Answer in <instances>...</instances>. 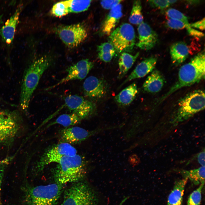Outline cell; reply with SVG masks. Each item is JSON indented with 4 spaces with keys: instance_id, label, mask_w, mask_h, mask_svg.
I'll return each instance as SVG.
<instances>
[{
    "instance_id": "1",
    "label": "cell",
    "mask_w": 205,
    "mask_h": 205,
    "mask_svg": "<svg viewBox=\"0 0 205 205\" xmlns=\"http://www.w3.org/2000/svg\"><path fill=\"white\" fill-rule=\"evenodd\" d=\"M51 63L50 59L43 56L33 61L25 69L22 80L20 106L26 111L32 96L43 74Z\"/></svg>"
},
{
    "instance_id": "2",
    "label": "cell",
    "mask_w": 205,
    "mask_h": 205,
    "mask_svg": "<svg viewBox=\"0 0 205 205\" xmlns=\"http://www.w3.org/2000/svg\"><path fill=\"white\" fill-rule=\"evenodd\" d=\"M205 54L200 52L180 68L177 81L162 97L165 99L173 93L184 87L190 86L204 79Z\"/></svg>"
},
{
    "instance_id": "3",
    "label": "cell",
    "mask_w": 205,
    "mask_h": 205,
    "mask_svg": "<svg viewBox=\"0 0 205 205\" xmlns=\"http://www.w3.org/2000/svg\"><path fill=\"white\" fill-rule=\"evenodd\" d=\"M56 163L54 176L56 183L62 185L78 181L84 177L87 172L86 160L77 154L63 157Z\"/></svg>"
},
{
    "instance_id": "4",
    "label": "cell",
    "mask_w": 205,
    "mask_h": 205,
    "mask_svg": "<svg viewBox=\"0 0 205 205\" xmlns=\"http://www.w3.org/2000/svg\"><path fill=\"white\" fill-rule=\"evenodd\" d=\"M204 92L197 90L187 94L179 101L173 121L178 123L187 120L205 108Z\"/></svg>"
},
{
    "instance_id": "5",
    "label": "cell",
    "mask_w": 205,
    "mask_h": 205,
    "mask_svg": "<svg viewBox=\"0 0 205 205\" xmlns=\"http://www.w3.org/2000/svg\"><path fill=\"white\" fill-rule=\"evenodd\" d=\"M62 185L56 183L31 188L27 194L30 205H55L62 191Z\"/></svg>"
},
{
    "instance_id": "6",
    "label": "cell",
    "mask_w": 205,
    "mask_h": 205,
    "mask_svg": "<svg viewBox=\"0 0 205 205\" xmlns=\"http://www.w3.org/2000/svg\"><path fill=\"white\" fill-rule=\"evenodd\" d=\"M21 120L18 111L0 108V145H7L13 141L20 129Z\"/></svg>"
},
{
    "instance_id": "7",
    "label": "cell",
    "mask_w": 205,
    "mask_h": 205,
    "mask_svg": "<svg viewBox=\"0 0 205 205\" xmlns=\"http://www.w3.org/2000/svg\"><path fill=\"white\" fill-rule=\"evenodd\" d=\"M62 205H97V197L91 188L83 182L77 183L67 189Z\"/></svg>"
},
{
    "instance_id": "8",
    "label": "cell",
    "mask_w": 205,
    "mask_h": 205,
    "mask_svg": "<svg viewBox=\"0 0 205 205\" xmlns=\"http://www.w3.org/2000/svg\"><path fill=\"white\" fill-rule=\"evenodd\" d=\"M110 42L118 52H130L135 44V33L133 26L124 23L114 30L109 36Z\"/></svg>"
},
{
    "instance_id": "9",
    "label": "cell",
    "mask_w": 205,
    "mask_h": 205,
    "mask_svg": "<svg viewBox=\"0 0 205 205\" xmlns=\"http://www.w3.org/2000/svg\"><path fill=\"white\" fill-rule=\"evenodd\" d=\"M77 153L76 149L71 144L60 143L47 149L37 161L35 169L41 171L49 164L56 163L63 157L74 156Z\"/></svg>"
},
{
    "instance_id": "10",
    "label": "cell",
    "mask_w": 205,
    "mask_h": 205,
    "mask_svg": "<svg viewBox=\"0 0 205 205\" xmlns=\"http://www.w3.org/2000/svg\"><path fill=\"white\" fill-rule=\"evenodd\" d=\"M56 32L64 44L71 48L77 46L87 36L86 28L80 23L59 26Z\"/></svg>"
},
{
    "instance_id": "11",
    "label": "cell",
    "mask_w": 205,
    "mask_h": 205,
    "mask_svg": "<svg viewBox=\"0 0 205 205\" xmlns=\"http://www.w3.org/2000/svg\"><path fill=\"white\" fill-rule=\"evenodd\" d=\"M113 128V127L99 128L89 131L78 126L66 127L62 129L59 133L60 143L70 144L80 143L99 132Z\"/></svg>"
},
{
    "instance_id": "12",
    "label": "cell",
    "mask_w": 205,
    "mask_h": 205,
    "mask_svg": "<svg viewBox=\"0 0 205 205\" xmlns=\"http://www.w3.org/2000/svg\"><path fill=\"white\" fill-rule=\"evenodd\" d=\"M64 101V106L82 120L91 115L95 109L94 103L77 95H68L65 98Z\"/></svg>"
},
{
    "instance_id": "13",
    "label": "cell",
    "mask_w": 205,
    "mask_h": 205,
    "mask_svg": "<svg viewBox=\"0 0 205 205\" xmlns=\"http://www.w3.org/2000/svg\"><path fill=\"white\" fill-rule=\"evenodd\" d=\"M91 0H70L62 1L54 5L51 14L57 17H61L71 13H79L86 11L90 7Z\"/></svg>"
},
{
    "instance_id": "14",
    "label": "cell",
    "mask_w": 205,
    "mask_h": 205,
    "mask_svg": "<svg viewBox=\"0 0 205 205\" xmlns=\"http://www.w3.org/2000/svg\"><path fill=\"white\" fill-rule=\"evenodd\" d=\"M94 66L93 63L88 59L80 60L67 69V75L56 84L46 89L48 90L63 83L73 80H82L88 75Z\"/></svg>"
},
{
    "instance_id": "15",
    "label": "cell",
    "mask_w": 205,
    "mask_h": 205,
    "mask_svg": "<svg viewBox=\"0 0 205 205\" xmlns=\"http://www.w3.org/2000/svg\"><path fill=\"white\" fill-rule=\"evenodd\" d=\"M84 94L87 97L94 99L103 97L107 92V87L104 81L94 76L87 77L83 84Z\"/></svg>"
},
{
    "instance_id": "16",
    "label": "cell",
    "mask_w": 205,
    "mask_h": 205,
    "mask_svg": "<svg viewBox=\"0 0 205 205\" xmlns=\"http://www.w3.org/2000/svg\"><path fill=\"white\" fill-rule=\"evenodd\" d=\"M139 40L136 46L141 49L147 50L153 48L158 41L156 33L146 22H142L138 28Z\"/></svg>"
},
{
    "instance_id": "17",
    "label": "cell",
    "mask_w": 205,
    "mask_h": 205,
    "mask_svg": "<svg viewBox=\"0 0 205 205\" xmlns=\"http://www.w3.org/2000/svg\"><path fill=\"white\" fill-rule=\"evenodd\" d=\"M23 7L22 4H20L13 14L0 28V33L2 40L7 44H11L13 41L20 16Z\"/></svg>"
},
{
    "instance_id": "18",
    "label": "cell",
    "mask_w": 205,
    "mask_h": 205,
    "mask_svg": "<svg viewBox=\"0 0 205 205\" xmlns=\"http://www.w3.org/2000/svg\"><path fill=\"white\" fill-rule=\"evenodd\" d=\"M122 15V6L120 3L110 9L102 25L101 33L103 35L109 36L114 30Z\"/></svg>"
},
{
    "instance_id": "19",
    "label": "cell",
    "mask_w": 205,
    "mask_h": 205,
    "mask_svg": "<svg viewBox=\"0 0 205 205\" xmlns=\"http://www.w3.org/2000/svg\"><path fill=\"white\" fill-rule=\"evenodd\" d=\"M157 59L153 57L147 58L142 61L136 67L121 86L133 79L143 77L151 72L155 67Z\"/></svg>"
},
{
    "instance_id": "20",
    "label": "cell",
    "mask_w": 205,
    "mask_h": 205,
    "mask_svg": "<svg viewBox=\"0 0 205 205\" xmlns=\"http://www.w3.org/2000/svg\"><path fill=\"white\" fill-rule=\"evenodd\" d=\"M185 177L176 181L168 198L167 205H182L185 188L188 181Z\"/></svg>"
},
{
    "instance_id": "21",
    "label": "cell",
    "mask_w": 205,
    "mask_h": 205,
    "mask_svg": "<svg viewBox=\"0 0 205 205\" xmlns=\"http://www.w3.org/2000/svg\"><path fill=\"white\" fill-rule=\"evenodd\" d=\"M164 78L159 71H153L147 78L143 85V88L146 91L156 93L160 91L164 84Z\"/></svg>"
},
{
    "instance_id": "22",
    "label": "cell",
    "mask_w": 205,
    "mask_h": 205,
    "mask_svg": "<svg viewBox=\"0 0 205 205\" xmlns=\"http://www.w3.org/2000/svg\"><path fill=\"white\" fill-rule=\"evenodd\" d=\"M170 52L173 62L178 64L183 63L188 57L189 49L186 44L178 42L171 45Z\"/></svg>"
},
{
    "instance_id": "23",
    "label": "cell",
    "mask_w": 205,
    "mask_h": 205,
    "mask_svg": "<svg viewBox=\"0 0 205 205\" xmlns=\"http://www.w3.org/2000/svg\"><path fill=\"white\" fill-rule=\"evenodd\" d=\"M138 91L137 85L134 82L120 91L115 96V100L120 104L128 105L133 101Z\"/></svg>"
},
{
    "instance_id": "24",
    "label": "cell",
    "mask_w": 205,
    "mask_h": 205,
    "mask_svg": "<svg viewBox=\"0 0 205 205\" xmlns=\"http://www.w3.org/2000/svg\"><path fill=\"white\" fill-rule=\"evenodd\" d=\"M166 14L170 18L177 19L182 21L185 24V28L190 35L199 38L204 36V34L203 33L191 27L187 17L178 10L170 8L167 10Z\"/></svg>"
},
{
    "instance_id": "25",
    "label": "cell",
    "mask_w": 205,
    "mask_h": 205,
    "mask_svg": "<svg viewBox=\"0 0 205 205\" xmlns=\"http://www.w3.org/2000/svg\"><path fill=\"white\" fill-rule=\"evenodd\" d=\"M139 55V52L137 53L135 55H131L126 52H122L118 60V78H122L126 74L136 61Z\"/></svg>"
},
{
    "instance_id": "26",
    "label": "cell",
    "mask_w": 205,
    "mask_h": 205,
    "mask_svg": "<svg viewBox=\"0 0 205 205\" xmlns=\"http://www.w3.org/2000/svg\"><path fill=\"white\" fill-rule=\"evenodd\" d=\"M180 172L183 176L189 179L195 185H198L205 183V166L196 169L189 170H182Z\"/></svg>"
},
{
    "instance_id": "27",
    "label": "cell",
    "mask_w": 205,
    "mask_h": 205,
    "mask_svg": "<svg viewBox=\"0 0 205 205\" xmlns=\"http://www.w3.org/2000/svg\"><path fill=\"white\" fill-rule=\"evenodd\" d=\"M97 51L99 58L102 61L108 62L112 60L116 50L110 43L105 42L97 46Z\"/></svg>"
},
{
    "instance_id": "28",
    "label": "cell",
    "mask_w": 205,
    "mask_h": 205,
    "mask_svg": "<svg viewBox=\"0 0 205 205\" xmlns=\"http://www.w3.org/2000/svg\"><path fill=\"white\" fill-rule=\"evenodd\" d=\"M82 120L76 114L72 112L70 114H63L60 115L50 125L59 124L66 128L77 124Z\"/></svg>"
},
{
    "instance_id": "29",
    "label": "cell",
    "mask_w": 205,
    "mask_h": 205,
    "mask_svg": "<svg viewBox=\"0 0 205 205\" xmlns=\"http://www.w3.org/2000/svg\"><path fill=\"white\" fill-rule=\"evenodd\" d=\"M142 10L141 1H134L129 19L130 22L133 24L139 25L143 22V17Z\"/></svg>"
},
{
    "instance_id": "30",
    "label": "cell",
    "mask_w": 205,
    "mask_h": 205,
    "mask_svg": "<svg viewBox=\"0 0 205 205\" xmlns=\"http://www.w3.org/2000/svg\"><path fill=\"white\" fill-rule=\"evenodd\" d=\"M204 184H200L193 191L188 198L187 205H200L202 199V192Z\"/></svg>"
},
{
    "instance_id": "31",
    "label": "cell",
    "mask_w": 205,
    "mask_h": 205,
    "mask_svg": "<svg viewBox=\"0 0 205 205\" xmlns=\"http://www.w3.org/2000/svg\"><path fill=\"white\" fill-rule=\"evenodd\" d=\"M167 24L169 27L173 29L180 30L186 28L185 24L182 21L174 19H168Z\"/></svg>"
},
{
    "instance_id": "32",
    "label": "cell",
    "mask_w": 205,
    "mask_h": 205,
    "mask_svg": "<svg viewBox=\"0 0 205 205\" xmlns=\"http://www.w3.org/2000/svg\"><path fill=\"white\" fill-rule=\"evenodd\" d=\"M148 1L151 6L160 9H165L170 5L167 0H149Z\"/></svg>"
},
{
    "instance_id": "33",
    "label": "cell",
    "mask_w": 205,
    "mask_h": 205,
    "mask_svg": "<svg viewBox=\"0 0 205 205\" xmlns=\"http://www.w3.org/2000/svg\"><path fill=\"white\" fill-rule=\"evenodd\" d=\"M10 159H11L8 158L0 161V205H2L1 196V186L4 167L10 161Z\"/></svg>"
},
{
    "instance_id": "34",
    "label": "cell",
    "mask_w": 205,
    "mask_h": 205,
    "mask_svg": "<svg viewBox=\"0 0 205 205\" xmlns=\"http://www.w3.org/2000/svg\"><path fill=\"white\" fill-rule=\"evenodd\" d=\"M121 0H102L101 1L102 7L106 9H111L117 4L120 3Z\"/></svg>"
},
{
    "instance_id": "35",
    "label": "cell",
    "mask_w": 205,
    "mask_h": 205,
    "mask_svg": "<svg viewBox=\"0 0 205 205\" xmlns=\"http://www.w3.org/2000/svg\"><path fill=\"white\" fill-rule=\"evenodd\" d=\"M191 27L192 28L203 30L205 29V19L203 18L200 20L190 24Z\"/></svg>"
},
{
    "instance_id": "36",
    "label": "cell",
    "mask_w": 205,
    "mask_h": 205,
    "mask_svg": "<svg viewBox=\"0 0 205 205\" xmlns=\"http://www.w3.org/2000/svg\"><path fill=\"white\" fill-rule=\"evenodd\" d=\"M197 159L200 164L202 166H205V151L204 150L198 154Z\"/></svg>"
},
{
    "instance_id": "37",
    "label": "cell",
    "mask_w": 205,
    "mask_h": 205,
    "mask_svg": "<svg viewBox=\"0 0 205 205\" xmlns=\"http://www.w3.org/2000/svg\"><path fill=\"white\" fill-rule=\"evenodd\" d=\"M129 198V196L125 197L122 200L119 205H122V204Z\"/></svg>"
},
{
    "instance_id": "38",
    "label": "cell",
    "mask_w": 205,
    "mask_h": 205,
    "mask_svg": "<svg viewBox=\"0 0 205 205\" xmlns=\"http://www.w3.org/2000/svg\"><path fill=\"white\" fill-rule=\"evenodd\" d=\"M3 14L0 11V26L3 23Z\"/></svg>"
},
{
    "instance_id": "39",
    "label": "cell",
    "mask_w": 205,
    "mask_h": 205,
    "mask_svg": "<svg viewBox=\"0 0 205 205\" xmlns=\"http://www.w3.org/2000/svg\"><path fill=\"white\" fill-rule=\"evenodd\" d=\"M169 3L171 4L174 3L177 1V0H167Z\"/></svg>"
}]
</instances>
